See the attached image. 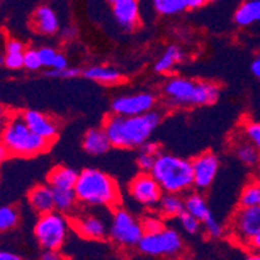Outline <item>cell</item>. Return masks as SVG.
I'll list each match as a JSON object with an SVG mask.
<instances>
[{
  "label": "cell",
  "mask_w": 260,
  "mask_h": 260,
  "mask_svg": "<svg viewBox=\"0 0 260 260\" xmlns=\"http://www.w3.org/2000/svg\"><path fill=\"white\" fill-rule=\"evenodd\" d=\"M129 194L139 204L147 208H155L161 198L162 189L151 173L141 172L130 182Z\"/></svg>",
  "instance_id": "10"
},
{
  "label": "cell",
  "mask_w": 260,
  "mask_h": 260,
  "mask_svg": "<svg viewBox=\"0 0 260 260\" xmlns=\"http://www.w3.org/2000/svg\"><path fill=\"white\" fill-rule=\"evenodd\" d=\"M156 157L157 156H155V155L148 154V152H146V151L141 150L139 151L138 157H137V164H138V167L141 171L148 172V173H150L151 169H152V167H154Z\"/></svg>",
  "instance_id": "34"
},
{
  "label": "cell",
  "mask_w": 260,
  "mask_h": 260,
  "mask_svg": "<svg viewBox=\"0 0 260 260\" xmlns=\"http://www.w3.org/2000/svg\"><path fill=\"white\" fill-rule=\"evenodd\" d=\"M177 219L178 221H180L181 228L189 234H197L201 231L202 225H203L197 217H194L191 213L186 212V211H183V212L178 216Z\"/></svg>",
  "instance_id": "30"
},
{
  "label": "cell",
  "mask_w": 260,
  "mask_h": 260,
  "mask_svg": "<svg viewBox=\"0 0 260 260\" xmlns=\"http://www.w3.org/2000/svg\"><path fill=\"white\" fill-rule=\"evenodd\" d=\"M78 175L80 173L71 167L57 166L48 173V185L52 189H74Z\"/></svg>",
  "instance_id": "19"
},
{
  "label": "cell",
  "mask_w": 260,
  "mask_h": 260,
  "mask_svg": "<svg viewBox=\"0 0 260 260\" xmlns=\"http://www.w3.org/2000/svg\"><path fill=\"white\" fill-rule=\"evenodd\" d=\"M142 228L145 233H155V232L161 231L164 226V222L157 216H147L142 220Z\"/></svg>",
  "instance_id": "35"
},
{
  "label": "cell",
  "mask_w": 260,
  "mask_h": 260,
  "mask_svg": "<svg viewBox=\"0 0 260 260\" xmlns=\"http://www.w3.org/2000/svg\"><path fill=\"white\" fill-rule=\"evenodd\" d=\"M251 72L254 74L255 77L259 78L260 80V60L259 59H255L251 64Z\"/></svg>",
  "instance_id": "49"
},
{
  "label": "cell",
  "mask_w": 260,
  "mask_h": 260,
  "mask_svg": "<svg viewBox=\"0 0 260 260\" xmlns=\"http://www.w3.org/2000/svg\"><path fill=\"white\" fill-rule=\"evenodd\" d=\"M154 8L161 16L178 15L186 9L183 0H154Z\"/></svg>",
  "instance_id": "28"
},
{
  "label": "cell",
  "mask_w": 260,
  "mask_h": 260,
  "mask_svg": "<svg viewBox=\"0 0 260 260\" xmlns=\"http://www.w3.org/2000/svg\"><path fill=\"white\" fill-rule=\"evenodd\" d=\"M4 60H6V57L4 56H0V65L4 64Z\"/></svg>",
  "instance_id": "51"
},
{
  "label": "cell",
  "mask_w": 260,
  "mask_h": 260,
  "mask_svg": "<svg viewBox=\"0 0 260 260\" xmlns=\"http://www.w3.org/2000/svg\"><path fill=\"white\" fill-rule=\"evenodd\" d=\"M183 202H185V211L191 213L202 224L212 216L207 202H206L203 195L199 194V192H190L183 198Z\"/></svg>",
  "instance_id": "23"
},
{
  "label": "cell",
  "mask_w": 260,
  "mask_h": 260,
  "mask_svg": "<svg viewBox=\"0 0 260 260\" xmlns=\"http://www.w3.org/2000/svg\"><path fill=\"white\" fill-rule=\"evenodd\" d=\"M68 68V59L65 56L64 53L57 52L56 57H55V61H53L52 69H56V71H62V69Z\"/></svg>",
  "instance_id": "41"
},
{
  "label": "cell",
  "mask_w": 260,
  "mask_h": 260,
  "mask_svg": "<svg viewBox=\"0 0 260 260\" xmlns=\"http://www.w3.org/2000/svg\"><path fill=\"white\" fill-rule=\"evenodd\" d=\"M107 2H110L111 4H115L116 2H118V0H107Z\"/></svg>",
  "instance_id": "52"
},
{
  "label": "cell",
  "mask_w": 260,
  "mask_h": 260,
  "mask_svg": "<svg viewBox=\"0 0 260 260\" xmlns=\"http://www.w3.org/2000/svg\"><path fill=\"white\" fill-rule=\"evenodd\" d=\"M143 234L142 222H139L129 211L121 207L113 211L108 236L116 245L125 248L137 247Z\"/></svg>",
  "instance_id": "8"
},
{
  "label": "cell",
  "mask_w": 260,
  "mask_h": 260,
  "mask_svg": "<svg viewBox=\"0 0 260 260\" xmlns=\"http://www.w3.org/2000/svg\"><path fill=\"white\" fill-rule=\"evenodd\" d=\"M18 220H20V213L17 208L13 206L0 207V232L13 229L18 224Z\"/></svg>",
  "instance_id": "29"
},
{
  "label": "cell",
  "mask_w": 260,
  "mask_h": 260,
  "mask_svg": "<svg viewBox=\"0 0 260 260\" xmlns=\"http://www.w3.org/2000/svg\"><path fill=\"white\" fill-rule=\"evenodd\" d=\"M8 155H9V150L7 148V146L4 145L3 141L0 139V164H2L7 157H8Z\"/></svg>",
  "instance_id": "48"
},
{
  "label": "cell",
  "mask_w": 260,
  "mask_h": 260,
  "mask_svg": "<svg viewBox=\"0 0 260 260\" xmlns=\"http://www.w3.org/2000/svg\"><path fill=\"white\" fill-rule=\"evenodd\" d=\"M257 59H259V60H260V52H259V55H257Z\"/></svg>",
  "instance_id": "53"
},
{
  "label": "cell",
  "mask_w": 260,
  "mask_h": 260,
  "mask_svg": "<svg viewBox=\"0 0 260 260\" xmlns=\"http://www.w3.org/2000/svg\"><path fill=\"white\" fill-rule=\"evenodd\" d=\"M6 52L7 53H18V52H25L24 45L21 43L17 39H11L7 42L6 45Z\"/></svg>",
  "instance_id": "40"
},
{
  "label": "cell",
  "mask_w": 260,
  "mask_h": 260,
  "mask_svg": "<svg viewBox=\"0 0 260 260\" xmlns=\"http://www.w3.org/2000/svg\"><path fill=\"white\" fill-rule=\"evenodd\" d=\"M4 65L9 69H20L24 67V52L18 53H7Z\"/></svg>",
  "instance_id": "38"
},
{
  "label": "cell",
  "mask_w": 260,
  "mask_h": 260,
  "mask_svg": "<svg viewBox=\"0 0 260 260\" xmlns=\"http://www.w3.org/2000/svg\"><path fill=\"white\" fill-rule=\"evenodd\" d=\"M24 68L27 71H38L42 68L38 50H27L24 52Z\"/></svg>",
  "instance_id": "32"
},
{
  "label": "cell",
  "mask_w": 260,
  "mask_h": 260,
  "mask_svg": "<svg viewBox=\"0 0 260 260\" xmlns=\"http://www.w3.org/2000/svg\"><path fill=\"white\" fill-rule=\"evenodd\" d=\"M111 146L112 145L110 142V138L103 127H92L87 130L83 136L82 147L89 155L99 156V155L106 154Z\"/></svg>",
  "instance_id": "18"
},
{
  "label": "cell",
  "mask_w": 260,
  "mask_h": 260,
  "mask_svg": "<svg viewBox=\"0 0 260 260\" xmlns=\"http://www.w3.org/2000/svg\"><path fill=\"white\" fill-rule=\"evenodd\" d=\"M259 183H260V181H259Z\"/></svg>",
  "instance_id": "55"
},
{
  "label": "cell",
  "mask_w": 260,
  "mask_h": 260,
  "mask_svg": "<svg viewBox=\"0 0 260 260\" xmlns=\"http://www.w3.org/2000/svg\"><path fill=\"white\" fill-rule=\"evenodd\" d=\"M141 150L142 151H146V152H148V154H152L155 155V156H157V155L160 154V145L156 142H152V141H147V142L143 143L142 146H141Z\"/></svg>",
  "instance_id": "42"
},
{
  "label": "cell",
  "mask_w": 260,
  "mask_h": 260,
  "mask_svg": "<svg viewBox=\"0 0 260 260\" xmlns=\"http://www.w3.org/2000/svg\"><path fill=\"white\" fill-rule=\"evenodd\" d=\"M41 260H68L59 250H46L45 254L42 255Z\"/></svg>",
  "instance_id": "43"
},
{
  "label": "cell",
  "mask_w": 260,
  "mask_h": 260,
  "mask_svg": "<svg viewBox=\"0 0 260 260\" xmlns=\"http://www.w3.org/2000/svg\"><path fill=\"white\" fill-rule=\"evenodd\" d=\"M21 115L27 126L42 138L47 139L50 142L56 138L57 133H59V125L52 117L36 110H27Z\"/></svg>",
  "instance_id": "14"
},
{
  "label": "cell",
  "mask_w": 260,
  "mask_h": 260,
  "mask_svg": "<svg viewBox=\"0 0 260 260\" xmlns=\"http://www.w3.org/2000/svg\"><path fill=\"white\" fill-rule=\"evenodd\" d=\"M68 220L64 213L51 211L39 216L34 234L45 250H60L68 236Z\"/></svg>",
  "instance_id": "6"
},
{
  "label": "cell",
  "mask_w": 260,
  "mask_h": 260,
  "mask_svg": "<svg viewBox=\"0 0 260 260\" xmlns=\"http://www.w3.org/2000/svg\"><path fill=\"white\" fill-rule=\"evenodd\" d=\"M236 156L245 166L254 167L260 160V152L251 142H240L236 146Z\"/></svg>",
  "instance_id": "26"
},
{
  "label": "cell",
  "mask_w": 260,
  "mask_h": 260,
  "mask_svg": "<svg viewBox=\"0 0 260 260\" xmlns=\"http://www.w3.org/2000/svg\"><path fill=\"white\" fill-rule=\"evenodd\" d=\"M60 36H61V38L64 39V41H71V39L76 38V36H77V30L74 29L73 26H65L62 27V29H60Z\"/></svg>",
  "instance_id": "44"
},
{
  "label": "cell",
  "mask_w": 260,
  "mask_h": 260,
  "mask_svg": "<svg viewBox=\"0 0 260 260\" xmlns=\"http://www.w3.org/2000/svg\"><path fill=\"white\" fill-rule=\"evenodd\" d=\"M191 162L194 186L199 190H206L212 185L217 176L220 167L219 157L211 151H206L191 160Z\"/></svg>",
  "instance_id": "12"
},
{
  "label": "cell",
  "mask_w": 260,
  "mask_h": 260,
  "mask_svg": "<svg viewBox=\"0 0 260 260\" xmlns=\"http://www.w3.org/2000/svg\"><path fill=\"white\" fill-rule=\"evenodd\" d=\"M46 74L51 78H76L80 74H82V72L78 68H65L62 71H56V69L50 68L46 72Z\"/></svg>",
  "instance_id": "37"
},
{
  "label": "cell",
  "mask_w": 260,
  "mask_h": 260,
  "mask_svg": "<svg viewBox=\"0 0 260 260\" xmlns=\"http://www.w3.org/2000/svg\"><path fill=\"white\" fill-rule=\"evenodd\" d=\"M203 226L204 229H206V233L210 237H212V238H220V237H222V234H224V228H222V225L220 224L213 216L208 217V219L203 222Z\"/></svg>",
  "instance_id": "33"
},
{
  "label": "cell",
  "mask_w": 260,
  "mask_h": 260,
  "mask_svg": "<svg viewBox=\"0 0 260 260\" xmlns=\"http://www.w3.org/2000/svg\"><path fill=\"white\" fill-rule=\"evenodd\" d=\"M31 26L39 34L53 36L60 30V21L51 7L41 6L32 13Z\"/></svg>",
  "instance_id": "16"
},
{
  "label": "cell",
  "mask_w": 260,
  "mask_h": 260,
  "mask_svg": "<svg viewBox=\"0 0 260 260\" xmlns=\"http://www.w3.org/2000/svg\"><path fill=\"white\" fill-rule=\"evenodd\" d=\"M11 117H12V113L9 112L8 108H6L3 104H0V137H2L4 129L8 125Z\"/></svg>",
  "instance_id": "39"
},
{
  "label": "cell",
  "mask_w": 260,
  "mask_h": 260,
  "mask_svg": "<svg viewBox=\"0 0 260 260\" xmlns=\"http://www.w3.org/2000/svg\"><path fill=\"white\" fill-rule=\"evenodd\" d=\"M150 173L164 192L181 194L194 186L192 162L176 155L160 152Z\"/></svg>",
  "instance_id": "4"
},
{
  "label": "cell",
  "mask_w": 260,
  "mask_h": 260,
  "mask_svg": "<svg viewBox=\"0 0 260 260\" xmlns=\"http://www.w3.org/2000/svg\"><path fill=\"white\" fill-rule=\"evenodd\" d=\"M27 199L31 208L39 215L55 211L53 189L50 185H37L27 194Z\"/></svg>",
  "instance_id": "17"
},
{
  "label": "cell",
  "mask_w": 260,
  "mask_h": 260,
  "mask_svg": "<svg viewBox=\"0 0 260 260\" xmlns=\"http://www.w3.org/2000/svg\"><path fill=\"white\" fill-rule=\"evenodd\" d=\"M248 248H250L251 251H259L260 252V232L254 237V240L250 242Z\"/></svg>",
  "instance_id": "46"
},
{
  "label": "cell",
  "mask_w": 260,
  "mask_h": 260,
  "mask_svg": "<svg viewBox=\"0 0 260 260\" xmlns=\"http://www.w3.org/2000/svg\"><path fill=\"white\" fill-rule=\"evenodd\" d=\"M234 21L240 26H250L260 22V0H246L237 8Z\"/></svg>",
  "instance_id": "21"
},
{
  "label": "cell",
  "mask_w": 260,
  "mask_h": 260,
  "mask_svg": "<svg viewBox=\"0 0 260 260\" xmlns=\"http://www.w3.org/2000/svg\"><path fill=\"white\" fill-rule=\"evenodd\" d=\"M113 15L118 25H121L125 30H134L138 27L139 18L138 0H118L112 4Z\"/></svg>",
  "instance_id": "15"
},
{
  "label": "cell",
  "mask_w": 260,
  "mask_h": 260,
  "mask_svg": "<svg viewBox=\"0 0 260 260\" xmlns=\"http://www.w3.org/2000/svg\"><path fill=\"white\" fill-rule=\"evenodd\" d=\"M138 251L147 256H176L183 248L180 233L173 228H162L155 233H145L137 245Z\"/></svg>",
  "instance_id": "7"
},
{
  "label": "cell",
  "mask_w": 260,
  "mask_h": 260,
  "mask_svg": "<svg viewBox=\"0 0 260 260\" xmlns=\"http://www.w3.org/2000/svg\"><path fill=\"white\" fill-rule=\"evenodd\" d=\"M260 232V206L256 207H240L232 217L229 225L231 237L238 245H248Z\"/></svg>",
  "instance_id": "9"
},
{
  "label": "cell",
  "mask_w": 260,
  "mask_h": 260,
  "mask_svg": "<svg viewBox=\"0 0 260 260\" xmlns=\"http://www.w3.org/2000/svg\"><path fill=\"white\" fill-rule=\"evenodd\" d=\"M55 210L61 213H71L78 204L77 194L74 189H53Z\"/></svg>",
  "instance_id": "25"
},
{
  "label": "cell",
  "mask_w": 260,
  "mask_h": 260,
  "mask_svg": "<svg viewBox=\"0 0 260 260\" xmlns=\"http://www.w3.org/2000/svg\"><path fill=\"white\" fill-rule=\"evenodd\" d=\"M0 260H21V257L13 252L0 251Z\"/></svg>",
  "instance_id": "47"
},
{
  "label": "cell",
  "mask_w": 260,
  "mask_h": 260,
  "mask_svg": "<svg viewBox=\"0 0 260 260\" xmlns=\"http://www.w3.org/2000/svg\"><path fill=\"white\" fill-rule=\"evenodd\" d=\"M183 60V51L181 50L178 46L172 45L167 47V50L162 52L161 56L159 57L156 62H155V72L160 74L168 73L172 69L175 68L176 65Z\"/></svg>",
  "instance_id": "24"
},
{
  "label": "cell",
  "mask_w": 260,
  "mask_h": 260,
  "mask_svg": "<svg viewBox=\"0 0 260 260\" xmlns=\"http://www.w3.org/2000/svg\"><path fill=\"white\" fill-rule=\"evenodd\" d=\"M157 210H159L160 215L164 216V217H169V219L178 217L185 211V202L180 194L166 192L160 198Z\"/></svg>",
  "instance_id": "22"
},
{
  "label": "cell",
  "mask_w": 260,
  "mask_h": 260,
  "mask_svg": "<svg viewBox=\"0 0 260 260\" xmlns=\"http://www.w3.org/2000/svg\"><path fill=\"white\" fill-rule=\"evenodd\" d=\"M155 106L156 96L143 91L115 98L111 103V111L120 116H138L154 111Z\"/></svg>",
  "instance_id": "11"
},
{
  "label": "cell",
  "mask_w": 260,
  "mask_h": 260,
  "mask_svg": "<svg viewBox=\"0 0 260 260\" xmlns=\"http://www.w3.org/2000/svg\"><path fill=\"white\" fill-rule=\"evenodd\" d=\"M39 53V59H41L42 67L45 68H52L53 61H55V57H56L57 52L53 50L52 47H41L38 50Z\"/></svg>",
  "instance_id": "36"
},
{
  "label": "cell",
  "mask_w": 260,
  "mask_h": 260,
  "mask_svg": "<svg viewBox=\"0 0 260 260\" xmlns=\"http://www.w3.org/2000/svg\"><path fill=\"white\" fill-rule=\"evenodd\" d=\"M160 121L161 115L155 110L138 116H120L112 113L104 120L103 129L113 147L136 148L147 142Z\"/></svg>",
  "instance_id": "1"
},
{
  "label": "cell",
  "mask_w": 260,
  "mask_h": 260,
  "mask_svg": "<svg viewBox=\"0 0 260 260\" xmlns=\"http://www.w3.org/2000/svg\"><path fill=\"white\" fill-rule=\"evenodd\" d=\"M207 2H210V0H183V3L186 6V8L189 9L201 8V7H203Z\"/></svg>",
  "instance_id": "45"
},
{
  "label": "cell",
  "mask_w": 260,
  "mask_h": 260,
  "mask_svg": "<svg viewBox=\"0 0 260 260\" xmlns=\"http://www.w3.org/2000/svg\"><path fill=\"white\" fill-rule=\"evenodd\" d=\"M72 226L81 237L86 240H104L108 234L110 229L107 226V222L101 216L85 213L78 215L72 220Z\"/></svg>",
  "instance_id": "13"
},
{
  "label": "cell",
  "mask_w": 260,
  "mask_h": 260,
  "mask_svg": "<svg viewBox=\"0 0 260 260\" xmlns=\"http://www.w3.org/2000/svg\"><path fill=\"white\" fill-rule=\"evenodd\" d=\"M74 191L78 202L90 207L111 208L120 202L115 180L101 169L86 168L80 172Z\"/></svg>",
  "instance_id": "2"
},
{
  "label": "cell",
  "mask_w": 260,
  "mask_h": 260,
  "mask_svg": "<svg viewBox=\"0 0 260 260\" xmlns=\"http://www.w3.org/2000/svg\"><path fill=\"white\" fill-rule=\"evenodd\" d=\"M83 77L102 85H116L122 81L121 73L108 65H92L82 72Z\"/></svg>",
  "instance_id": "20"
},
{
  "label": "cell",
  "mask_w": 260,
  "mask_h": 260,
  "mask_svg": "<svg viewBox=\"0 0 260 260\" xmlns=\"http://www.w3.org/2000/svg\"><path fill=\"white\" fill-rule=\"evenodd\" d=\"M210 2H213V0H210Z\"/></svg>",
  "instance_id": "54"
},
{
  "label": "cell",
  "mask_w": 260,
  "mask_h": 260,
  "mask_svg": "<svg viewBox=\"0 0 260 260\" xmlns=\"http://www.w3.org/2000/svg\"><path fill=\"white\" fill-rule=\"evenodd\" d=\"M167 102L171 107L208 106L217 102L220 87L210 81H192L185 77H171L162 87Z\"/></svg>",
  "instance_id": "3"
},
{
  "label": "cell",
  "mask_w": 260,
  "mask_h": 260,
  "mask_svg": "<svg viewBox=\"0 0 260 260\" xmlns=\"http://www.w3.org/2000/svg\"><path fill=\"white\" fill-rule=\"evenodd\" d=\"M13 156L31 157L43 154L50 147V141L42 138L24 121L22 115H12L0 137Z\"/></svg>",
  "instance_id": "5"
},
{
  "label": "cell",
  "mask_w": 260,
  "mask_h": 260,
  "mask_svg": "<svg viewBox=\"0 0 260 260\" xmlns=\"http://www.w3.org/2000/svg\"><path fill=\"white\" fill-rule=\"evenodd\" d=\"M241 207H256L260 206V183L251 182L243 187L240 195Z\"/></svg>",
  "instance_id": "27"
},
{
  "label": "cell",
  "mask_w": 260,
  "mask_h": 260,
  "mask_svg": "<svg viewBox=\"0 0 260 260\" xmlns=\"http://www.w3.org/2000/svg\"><path fill=\"white\" fill-rule=\"evenodd\" d=\"M243 134L260 152V122L247 121L243 125Z\"/></svg>",
  "instance_id": "31"
},
{
  "label": "cell",
  "mask_w": 260,
  "mask_h": 260,
  "mask_svg": "<svg viewBox=\"0 0 260 260\" xmlns=\"http://www.w3.org/2000/svg\"><path fill=\"white\" fill-rule=\"evenodd\" d=\"M245 260H260V252L259 251H251V254L247 255Z\"/></svg>",
  "instance_id": "50"
}]
</instances>
